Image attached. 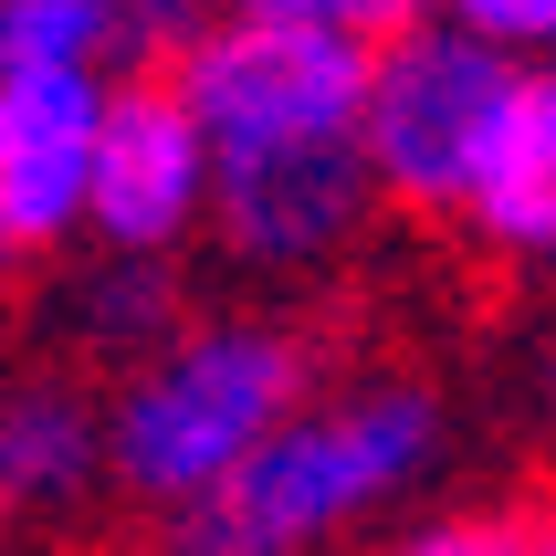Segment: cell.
<instances>
[{
  "mask_svg": "<svg viewBox=\"0 0 556 556\" xmlns=\"http://www.w3.org/2000/svg\"><path fill=\"white\" fill-rule=\"evenodd\" d=\"M179 315V263H126V252H85V274L63 283V337L126 368L137 346Z\"/></svg>",
  "mask_w": 556,
  "mask_h": 556,
  "instance_id": "9",
  "label": "cell"
},
{
  "mask_svg": "<svg viewBox=\"0 0 556 556\" xmlns=\"http://www.w3.org/2000/svg\"><path fill=\"white\" fill-rule=\"evenodd\" d=\"M157 85L179 94V116L200 126V157H211L200 242L252 294L326 283L368 242L378 200H368V168H357V85H368L357 42L200 11V22L168 31Z\"/></svg>",
  "mask_w": 556,
  "mask_h": 556,
  "instance_id": "1",
  "label": "cell"
},
{
  "mask_svg": "<svg viewBox=\"0 0 556 556\" xmlns=\"http://www.w3.org/2000/svg\"><path fill=\"white\" fill-rule=\"evenodd\" d=\"M126 11H148L157 31H179V11H189V0H126Z\"/></svg>",
  "mask_w": 556,
  "mask_h": 556,
  "instance_id": "13",
  "label": "cell"
},
{
  "mask_svg": "<svg viewBox=\"0 0 556 556\" xmlns=\"http://www.w3.org/2000/svg\"><path fill=\"white\" fill-rule=\"evenodd\" d=\"M378 556H556V526L535 494H483V504H420Z\"/></svg>",
  "mask_w": 556,
  "mask_h": 556,
  "instance_id": "10",
  "label": "cell"
},
{
  "mask_svg": "<svg viewBox=\"0 0 556 556\" xmlns=\"http://www.w3.org/2000/svg\"><path fill=\"white\" fill-rule=\"evenodd\" d=\"M211 220V157H200V126L179 116V94L157 85V63L105 85V116H94L85 148V220L74 242L85 252H126V263H179Z\"/></svg>",
  "mask_w": 556,
  "mask_h": 556,
  "instance_id": "5",
  "label": "cell"
},
{
  "mask_svg": "<svg viewBox=\"0 0 556 556\" xmlns=\"http://www.w3.org/2000/svg\"><path fill=\"white\" fill-rule=\"evenodd\" d=\"M0 274H11V263H0Z\"/></svg>",
  "mask_w": 556,
  "mask_h": 556,
  "instance_id": "14",
  "label": "cell"
},
{
  "mask_svg": "<svg viewBox=\"0 0 556 556\" xmlns=\"http://www.w3.org/2000/svg\"><path fill=\"white\" fill-rule=\"evenodd\" d=\"M94 494H105L94 378L0 368V535H63Z\"/></svg>",
  "mask_w": 556,
  "mask_h": 556,
  "instance_id": "7",
  "label": "cell"
},
{
  "mask_svg": "<svg viewBox=\"0 0 556 556\" xmlns=\"http://www.w3.org/2000/svg\"><path fill=\"white\" fill-rule=\"evenodd\" d=\"M220 11H242V22H283V31H326V42L378 53V42H389V31H409L431 0H220Z\"/></svg>",
  "mask_w": 556,
  "mask_h": 556,
  "instance_id": "11",
  "label": "cell"
},
{
  "mask_svg": "<svg viewBox=\"0 0 556 556\" xmlns=\"http://www.w3.org/2000/svg\"><path fill=\"white\" fill-rule=\"evenodd\" d=\"M168 31L126 0H0V63L22 74H137Z\"/></svg>",
  "mask_w": 556,
  "mask_h": 556,
  "instance_id": "8",
  "label": "cell"
},
{
  "mask_svg": "<svg viewBox=\"0 0 556 556\" xmlns=\"http://www.w3.org/2000/svg\"><path fill=\"white\" fill-rule=\"evenodd\" d=\"M546 94H556L546 63L494 53V42H472V31L420 11L409 31H389L368 53V85H357V168H368V200L400 211V220L452 231V211L483 179V157Z\"/></svg>",
  "mask_w": 556,
  "mask_h": 556,
  "instance_id": "4",
  "label": "cell"
},
{
  "mask_svg": "<svg viewBox=\"0 0 556 556\" xmlns=\"http://www.w3.org/2000/svg\"><path fill=\"white\" fill-rule=\"evenodd\" d=\"M452 452H463V409L441 378H315L211 494L157 515V556H357L441 494Z\"/></svg>",
  "mask_w": 556,
  "mask_h": 556,
  "instance_id": "2",
  "label": "cell"
},
{
  "mask_svg": "<svg viewBox=\"0 0 556 556\" xmlns=\"http://www.w3.org/2000/svg\"><path fill=\"white\" fill-rule=\"evenodd\" d=\"M326 357L315 326L294 305H179L105 389V494H126L137 515H179L189 494H211L283 409L305 400Z\"/></svg>",
  "mask_w": 556,
  "mask_h": 556,
  "instance_id": "3",
  "label": "cell"
},
{
  "mask_svg": "<svg viewBox=\"0 0 556 556\" xmlns=\"http://www.w3.org/2000/svg\"><path fill=\"white\" fill-rule=\"evenodd\" d=\"M431 22L472 31V42H494V53L546 63V42H556V0H431Z\"/></svg>",
  "mask_w": 556,
  "mask_h": 556,
  "instance_id": "12",
  "label": "cell"
},
{
  "mask_svg": "<svg viewBox=\"0 0 556 556\" xmlns=\"http://www.w3.org/2000/svg\"><path fill=\"white\" fill-rule=\"evenodd\" d=\"M116 74H22L0 63V263H42L85 220V148Z\"/></svg>",
  "mask_w": 556,
  "mask_h": 556,
  "instance_id": "6",
  "label": "cell"
}]
</instances>
